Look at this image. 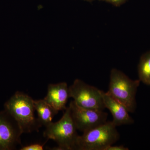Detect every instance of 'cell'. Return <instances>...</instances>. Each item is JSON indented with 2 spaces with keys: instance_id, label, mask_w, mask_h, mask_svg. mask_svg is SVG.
Segmentation results:
<instances>
[{
  "instance_id": "6da1fadb",
  "label": "cell",
  "mask_w": 150,
  "mask_h": 150,
  "mask_svg": "<svg viewBox=\"0 0 150 150\" xmlns=\"http://www.w3.org/2000/svg\"><path fill=\"white\" fill-rule=\"evenodd\" d=\"M33 101L28 95L17 91L4 104L5 110L16 120L23 134L38 132L42 126L35 117Z\"/></svg>"
},
{
  "instance_id": "7a4b0ae2",
  "label": "cell",
  "mask_w": 150,
  "mask_h": 150,
  "mask_svg": "<svg viewBox=\"0 0 150 150\" xmlns=\"http://www.w3.org/2000/svg\"><path fill=\"white\" fill-rule=\"evenodd\" d=\"M59 121L51 122L46 126L43 136L47 139L54 140L58 144L55 150H76V142L79 135L73 121L69 106L65 110Z\"/></svg>"
},
{
  "instance_id": "3957f363",
  "label": "cell",
  "mask_w": 150,
  "mask_h": 150,
  "mask_svg": "<svg viewBox=\"0 0 150 150\" xmlns=\"http://www.w3.org/2000/svg\"><path fill=\"white\" fill-rule=\"evenodd\" d=\"M140 82L139 80L131 79L120 70L112 69L107 92L124 105L129 112H133L137 107L136 96Z\"/></svg>"
},
{
  "instance_id": "277c9868",
  "label": "cell",
  "mask_w": 150,
  "mask_h": 150,
  "mask_svg": "<svg viewBox=\"0 0 150 150\" xmlns=\"http://www.w3.org/2000/svg\"><path fill=\"white\" fill-rule=\"evenodd\" d=\"M116 126L112 121L83 132L79 135L76 142V150H104L113 145L120 138Z\"/></svg>"
},
{
  "instance_id": "5b68a950",
  "label": "cell",
  "mask_w": 150,
  "mask_h": 150,
  "mask_svg": "<svg viewBox=\"0 0 150 150\" xmlns=\"http://www.w3.org/2000/svg\"><path fill=\"white\" fill-rule=\"evenodd\" d=\"M101 91L79 79H76L69 87V98H73L78 106L88 109L101 110L105 109Z\"/></svg>"
},
{
  "instance_id": "8992f818",
  "label": "cell",
  "mask_w": 150,
  "mask_h": 150,
  "mask_svg": "<svg viewBox=\"0 0 150 150\" xmlns=\"http://www.w3.org/2000/svg\"><path fill=\"white\" fill-rule=\"evenodd\" d=\"M69 106L76 128L83 133L107 121L108 114L103 110L83 108L78 106L74 100Z\"/></svg>"
},
{
  "instance_id": "52a82bcc",
  "label": "cell",
  "mask_w": 150,
  "mask_h": 150,
  "mask_svg": "<svg viewBox=\"0 0 150 150\" xmlns=\"http://www.w3.org/2000/svg\"><path fill=\"white\" fill-rule=\"evenodd\" d=\"M23 134L18 123L6 110L0 112V150L15 149Z\"/></svg>"
},
{
  "instance_id": "ba28073f",
  "label": "cell",
  "mask_w": 150,
  "mask_h": 150,
  "mask_svg": "<svg viewBox=\"0 0 150 150\" xmlns=\"http://www.w3.org/2000/svg\"><path fill=\"white\" fill-rule=\"evenodd\" d=\"M101 93L105 106L111 112L112 116V121L116 127L130 125L134 123V120L124 105L113 98L107 92L101 91Z\"/></svg>"
},
{
  "instance_id": "9c48e42d",
  "label": "cell",
  "mask_w": 150,
  "mask_h": 150,
  "mask_svg": "<svg viewBox=\"0 0 150 150\" xmlns=\"http://www.w3.org/2000/svg\"><path fill=\"white\" fill-rule=\"evenodd\" d=\"M69 98V87L66 82L50 84L48 92L43 99L57 111L65 110L68 99Z\"/></svg>"
},
{
  "instance_id": "30bf717a",
  "label": "cell",
  "mask_w": 150,
  "mask_h": 150,
  "mask_svg": "<svg viewBox=\"0 0 150 150\" xmlns=\"http://www.w3.org/2000/svg\"><path fill=\"white\" fill-rule=\"evenodd\" d=\"M38 119L42 126L45 127L52 122V120L59 111L51 106L44 99L34 100Z\"/></svg>"
},
{
  "instance_id": "8fae6325",
  "label": "cell",
  "mask_w": 150,
  "mask_h": 150,
  "mask_svg": "<svg viewBox=\"0 0 150 150\" xmlns=\"http://www.w3.org/2000/svg\"><path fill=\"white\" fill-rule=\"evenodd\" d=\"M138 72L140 82L150 86V51L141 56L138 65Z\"/></svg>"
},
{
  "instance_id": "7c38bea8",
  "label": "cell",
  "mask_w": 150,
  "mask_h": 150,
  "mask_svg": "<svg viewBox=\"0 0 150 150\" xmlns=\"http://www.w3.org/2000/svg\"><path fill=\"white\" fill-rule=\"evenodd\" d=\"M44 144L35 143L27 146H22L20 150H43L44 149Z\"/></svg>"
},
{
  "instance_id": "4fadbf2b",
  "label": "cell",
  "mask_w": 150,
  "mask_h": 150,
  "mask_svg": "<svg viewBox=\"0 0 150 150\" xmlns=\"http://www.w3.org/2000/svg\"><path fill=\"white\" fill-rule=\"evenodd\" d=\"M128 148L125 147L123 145L120 146H113L110 145L107 147L104 150H129Z\"/></svg>"
},
{
  "instance_id": "5bb4252c",
  "label": "cell",
  "mask_w": 150,
  "mask_h": 150,
  "mask_svg": "<svg viewBox=\"0 0 150 150\" xmlns=\"http://www.w3.org/2000/svg\"><path fill=\"white\" fill-rule=\"evenodd\" d=\"M126 0H103V1L107 2L112 4L115 6H119L125 3Z\"/></svg>"
},
{
  "instance_id": "9a60e30c",
  "label": "cell",
  "mask_w": 150,
  "mask_h": 150,
  "mask_svg": "<svg viewBox=\"0 0 150 150\" xmlns=\"http://www.w3.org/2000/svg\"><path fill=\"white\" fill-rule=\"evenodd\" d=\"M83 1H86L91 2L94 1V0H83Z\"/></svg>"
},
{
  "instance_id": "2e32d148",
  "label": "cell",
  "mask_w": 150,
  "mask_h": 150,
  "mask_svg": "<svg viewBox=\"0 0 150 150\" xmlns=\"http://www.w3.org/2000/svg\"><path fill=\"white\" fill-rule=\"evenodd\" d=\"M99 1H103V0H99Z\"/></svg>"
}]
</instances>
